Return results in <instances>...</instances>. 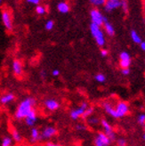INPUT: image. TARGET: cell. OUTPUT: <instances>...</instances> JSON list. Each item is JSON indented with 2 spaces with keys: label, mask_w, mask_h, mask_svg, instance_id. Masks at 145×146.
<instances>
[{
  "label": "cell",
  "mask_w": 145,
  "mask_h": 146,
  "mask_svg": "<svg viewBox=\"0 0 145 146\" xmlns=\"http://www.w3.org/2000/svg\"><path fill=\"white\" fill-rule=\"evenodd\" d=\"M1 3H2V1H1V0H0V5H1Z\"/></svg>",
  "instance_id": "60d3db41"
},
{
  "label": "cell",
  "mask_w": 145,
  "mask_h": 146,
  "mask_svg": "<svg viewBox=\"0 0 145 146\" xmlns=\"http://www.w3.org/2000/svg\"><path fill=\"white\" fill-rule=\"evenodd\" d=\"M111 143V141L110 140V138L103 132L98 133L96 137L95 138V141H93L95 146H109Z\"/></svg>",
  "instance_id": "8992f818"
},
{
  "label": "cell",
  "mask_w": 145,
  "mask_h": 146,
  "mask_svg": "<svg viewBox=\"0 0 145 146\" xmlns=\"http://www.w3.org/2000/svg\"><path fill=\"white\" fill-rule=\"evenodd\" d=\"M120 58V66L122 69H127L129 68L130 64H131V57H130L129 54L127 52H122L119 55Z\"/></svg>",
  "instance_id": "30bf717a"
},
{
  "label": "cell",
  "mask_w": 145,
  "mask_h": 146,
  "mask_svg": "<svg viewBox=\"0 0 145 146\" xmlns=\"http://www.w3.org/2000/svg\"><path fill=\"white\" fill-rule=\"evenodd\" d=\"M105 0H91L90 3L93 5H96V6H99V5H104L105 4Z\"/></svg>",
  "instance_id": "4316f807"
},
{
  "label": "cell",
  "mask_w": 145,
  "mask_h": 146,
  "mask_svg": "<svg viewBox=\"0 0 145 146\" xmlns=\"http://www.w3.org/2000/svg\"><path fill=\"white\" fill-rule=\"evenodd\" d=\"M140 46H141V48H142V51H145V42H141V44H140Z\"/></svg>",
  "instance_id": "74e56055"
},
{
  "label": "cell",
  "mask_w": 145,
  "mask_h": 146,
  "mask_svg": "<svg viewBox=\"0 0 145 146\" xmlns=\"http://www.w3.org/2000/svg\"><path fill=\"white\" fill-rule=\"evenodd\" d=\"M104 26V30L107 32V34L111 36H113L115 35V30H114V27L112 26V24H111L109 21H106V23H103Z\"/></svg>",
  "instance_id": "d6986e66"
},
{
  "label": "cell",
  "mask_w": 145,
  "mask_h": 146,
  "mask_svg": "<svg viewBox=\"0 0 145 146\" xmlns=\"http://www.w3.org/2000/svg\"><path fill=\"white\" fill-rule=\"evenodd\" d=\"M44 104H45V107L50 111H56V110L59 109V107H60L59 102L55 99H52V98L46 100Z\"/></svg>",
  "instance_id": "4fadbf2b"
},
{
  "label": "cell",
  "mask_w": 145,
  "mask_h": 146,
  "mask_svg": "<svg viewBox=\"0 0 145 146\" xmlns=\"http://www.w3.org/2000/svg\"><path fill=\"white\" fill-rule=\"evenodd\" d=\"M52 74H53V76L54 77H57V76H59L60 75V70H53V72H52Z\"/></svg>",
  "instance_id": "d590c367"
},
{
  "label": "cell",
  "mask_w": 145,
  "mask_h": 146,
  "mask_svg": "<svg viewBox=\"0 0 145 146\" xmlns=\"http://www.w3.org/2000/svg\"><path fill=\"white\" fill-rule=\"evenodd\" d=\"M101 126L103 127V130H104V134L110 138L111 141H114L115 138H116V135L114 133V131L111 127V126L109 124V122L106 120V119H101Z\"/></svg>",
  "instance_id": "ba28073f"
},
{
  "label": "cell",
  "mask_w": 145,
  "mask_h": 146,
  "mask_svg": "<svg viewBox=\"0 0 145 146\" xmlns=\"http://www.w3.org/2000/svg\"><path fill=\"white\" fill-rule=\"evenodd\" d=\"M12 145V138L9 136H5L2 140L1 146H11Z\"/></svg>",
  "instance_id": "cb8c5ba5"
},
{
  "label": "cell",
  "mask_w": 145,
  "mask_h": 146,
  "mask_svg": "<svg viewBox=\"0 0 145 146\" xmlns=\"http://www.w3.org/2000/svg\"><path fill=\"white\" fill-rule=\"evenodd\" d=\"M14 99H15V96H14L13 93H7L0 97V104H2V105L8 104Z\"/></svg>",
  "instance_id": "9a60e30c"
},
{
  "label": "cell",
  "mask_w": 145,
  "mask_h": 146,
  "mask_svg": "<svg viewBox=\"0 0 145 146\" xmlns=\"http://www.w3.org/2000/svg\"><path fill=\"white\" fill-rule=\"evenodd\" d=\"M27 3H28V4H32V5H39V3H40V1H39V0H28Z\"/></svg>",
  "instance_id": "d6a6232c"
},
{
  "label": "cell",
  "mask_w": 145,
  "mask_h": 146,
  "mask_svg": "<svg viewBox=\"0 0 145 146\" xmlns=\"http://www.w3.org/2000/svg\"><path fill=\"white\" fill-rule=\"evenodd\" d=\"M57 10L61 13H68L70 10V6L67 2H60L57 5Z\"/></svg>",
  "instance_id": "2e32d148"
},
{
  "label": "cell",
  "mask_w": 145,
  "mask_h": 146,
  "mask_svg": "<svg viewBox=\"0 0 145 146\" xmlns=\"http://www.w3.org/2000/svg\"><path fill=\"white\" fill-rule=\"evenodd\" d=\"M40 73H41V77H44V78L46 77V72L45 71H41Z\"/></svg>",
  "instance_id": "f35d334b"
},
{
  "label": "cell",
  "mask_w": 145,
  "mask_h": 146,
  "mask_svg": "<svg viewBox=\"0 0 145 146\" xmlns=\"http://www.w3.org/2000/svg\"><path fill=\"white\" fill-rule=\"evenodd\" d=\"M121 6H122V8H123V11H124L126 13H128V4L126 1H122L121 2Z\"/></svg>",
  "instance_id": "f1b7e54d"
},
{
  "label": "cell",
  "mask_w": 145,
  "mask_h": 146,
  "mask_svg": "<svg viewBox=\"0 0 145 146\" xmlns=\"http://www.w3.org/2000/svg\"><path fill=\"white\" fill-rule=\"evenodd\" d=\"M37 104L36 99L33 97H28L21 101V103L17 107V110L14 114L16 119H24L28 114L34 109V106Z\"/></svg>",
  "instance_id": "6da1fadb"
},
{
  "label": "cell",
  "mask_w": 145,
  "mask_h": 146,
  "mask_svg": "<svg viewBox=\"0 0 145 146\" xmlns=\"http://www.w3.org/2000/svg\"><path fill=\"white\" fill-rule=\"evenodd\" d=\"M121 6V1L119 0H108L104 4V9L107 12H111Z\"/></svg>",
  "instance_id": "7c38bea8"
},
{
  "label": "cell",
  "mask_w": 145,
  "mask_h": 146,
  "mask_svg": "<svg viewBox=\"0 0 145 146\" xmlns=\"http://www.w3.org/2000/svg\"><path fill=\"white\" fill-rule=\"evenodd\" d=\"M36 13H37L38 15H43V14H45L46 13V8L44 5H38L36 7Z\"/></svg>",
  "instance_id": "44dd1931"
},
{
  "label": "cell",
  "mask_w": 145,
  "mask_h": 146,
  "mask_svg": "<svg viewBox=\"0 0 145 146\" xmlns=\"http://www.w3.org/2000/svg\"><path fill=\"white\" fill-rule=\"evenodd\" d=\"M24 119H25V123H26L27 126L33 127L35 125V123L37 122V119H38V116H37V111H36V110L33 109L32 111L28 114V116Z\"/></svg>",
  "instance_id": "5bb4252c"
},
{
  "label": "cell",
  "mask_w": 145,
  "mask_h": 146,
  "mask_svg": "<svg viewBox=\"0 0 145 146\" xmlns=\"http://www.w3.org/2000/svg\"><path fill=\"white\" fill-rule=\"evenodd\" d=\"M144 8H145V2H144Z\"/></svg>",
  "instance_id": "b9f144b4"
},
{
  "label": "cell",
  "mask_w": 145,
  "mask_h": 146,
  "mask_svg": "<svg viewBox=\"0 0 145 146\" xmlns=\"http://www.w3.org/2000/svg\"><path fill=\"white\" fill-rule=\"evenodd\" d=\"M88 123L90 125H97L99 123V119L97 118H95V117H91V118L88 119Z\"/></svg>",
  "instance_id": "83f0119b"
},
{
  "label": "cell",
  "mask_w": 145,
  "mask_h": 146,
  "mask_svg": "<svg viewBox=\"0 0 145 146\" xmlns=\"http://www.w3.org/2000/svg\"><path fill=\"white\" fill-rule=\"evenodd\" d=\"M93 111H95V110H93V107H88V108L85 111V112L83 113V115H82L81 118L86 119V118H88V117H91V115L93 113Z\"/></svg>",
  "instance_id": "603a6c76"
},
{
  "label": "cell",
  "mask_w": 145,
  "mask_h": 146,
  "mask_svg": "<svg viewBox=\"0 0 145 146\" xmlns=\"http://www.w3.org/2000/svg\"><path fill=\"white\" fill-rule=\"evenodd\" d=\"M103 109H104V111L109 115H111V117H113V118L116 119V111H115V108L110 103H108V102L104 103L103 104Z\"/></svg>",
  "instance_id": "e0dca14e"
},
{
  "label": "cell",
  "mask_w": 145,
  "mask_h": 146,
  "mask_svg": "<svg viewBox=\"0 0 145 146\" xmlns=\"http://www.w3.org/2000/svg\"><path fill=\"white\" fill-rule=\"evenodd\" d=\"M138 122L141 125H144L145 124V114H142L138 117Z\"/></svg>",
  "instance_id": "f546056e"
},
{
  "label": "cell",
  "mask_w": 145,
  "mask_h": 146,
  "mask_svg": "<svg viewBox=\"0 0 145 146\" xmlns=\"http://www.w3.org/2000/svg\"><path fill=\"white\" fill-rule=\"evenodd\" d=\"M89 106H88V104L86 103V102H82L80 106H79L78 108H76V109H73L72 111H70V117L71 119L73 120H77L79 118H81L83 113L85 112V111L86 109H87Z\"/></svg>",
  "instance_id": "277c9868"
},
{
  "label": "cell",
  "mask_w": 145,
  "mask_h": 146,
  "mask_svg": "<svg viewBox=\"0 0 145 146\" xmlns=\"http://www.w3.org/2000/svg\"><path fill=\"white\" fill-rule=\"evenodd\" d=\"M115 111H116V119L122 118V117H124L126 114H127L129 111L128 104L125 103V102H119L117 104V106H116Z\"/></svg>",
  "instance_id": "52a82bcc"
},
{
  "label": "cell",
  "mask_w": 145,
  "mask_h": 146,
  "mask_svg": "<svg viewBox=\"0 0 145 146\" xmlns=\"http://www.w3.org/2000/svg\"><path fill=\"white\" fill-rule=\"evenodd\" d=\"M12 67H13V71L14 73V75L20 77L23 75V62H21V60L19 59H14L13 61V64H12Z\"/></svg>",
  "instance_id": "9c48e42d"
},
{
  "label": "cell",
  "mask_w": 145,
  "mask_h": 146,
  "mask_svg": "<svg viewBox=\"0 0 145 146\" xmlns=\"http://www.w3.org/2000/svg\"><path fill=\"white\" fill-rule=\"evenodd\" d=\"M90 31L92 36H93V38L95 39L96 44L99 46H103L105 45V38H104V34L101 31V27L91 23L90 24Z\"/></svg>",
  "instance_id": "7a4b0ae2"
},
{
  "label": "cell",
  "mask_w": 145,
  "mask_h": 146,
  "mask_svg": "<svg viewBox=\"0 0 145 146\" xmlns=\"http://www.w3.org/2000/svg\"><path fill=\"white\" fill-rule=\"evenodd\" d=\"M54 21H52V20L47 21L46 23V24H45V28H46V31H52L54 29Z\"/></svg>",
  "instance_id": "d4e9b609"
},
{
  "label": "cell",
  "mask_w": 145,
  "mask_h": 146,
  "mask_svg": "<svg viewBox=\"0 0 145 146\" xmlns=\"http://www.w3.org/2000/svg\"><path fill=\"white\" fill-rule=\"evenodd\" d=\"M85 128H86V127L85 125H83V124H77L76 126V129L77 131H84Z\"/></svg>",
  "instance_id": "1f68e13d"
},
{
  "label": "cell",
  "mask_w": 145,
  "mask_h": 146,
  "mask_svg": "<svg viewBox=\"0 0 145 146\" xmlns=\"http://www.w3.org/2000/svg\"><path fill=\"white\" fill-rule=\"evenodd\" d=\"M95 78L96 81H98L100 83H103V82H105V80H106V77L103 74V73H98L97 75H95Z\"/></svg>",
  "instance_id": "484cf974"
},
{
  "label": "cell",
  "mask_w": 145,
  "mask_h": 146,
  "mask_svg": "<svg viewBox=\"0 0 145 146\" xmlns=\"http://www.w3.org/2000/svg\"><path fill=\"white\" fill-rule=\"evenodd\" d=\"M118 146H126V141L123 138H120V139L118 140Z\"/></svg>",
  "instance_id": "4dcf8cb0"
},
{
  "label": "cell",
  "mask_w": 145,
  "mask_h": 146,
  "mask_svg": "<svg viewBox=\"0 0 145 146\" xmlns=\"http://www.w3.org/2000/svg\"><path fill=\"white\" fill-rule=\"evenodd\" d=\"M3 24L5 27L7 31L13 30V20H12V14L8 9H4L1 13Z\"/></svg>",
  "instance_id": "5b68a950"
},
{
  "label": "cell",
  "mask_w": 145,
  "mask_h": 146,
  "mask_svg": "<svg viewBox=\"0 0 145 146\" xmlns=\"http://www.w3.org/2000/svg\"><path fill=\"white\" fill-rule=\"evenodd\" d=\"M143 139H144V140H145V134H144V135H143Z\"/></svg>",
  "instance_id": "ab89813d"
},
{
  "label": "cell",
  "mask_w": 145,
  "mask_h": 146,
  "mask_svg": "<svg viewBox=\"0 0 145 146\" xmlns=\"http://www.w3.org/2000/svg\"><path fill=\"white\" fill-rule=\"evenodd\" d=\"M108 54H109L108 50H106V49H101V55L103 56V57H106Z\"/></svg>",
  "instance_id": "836d02e7"
},
{
  "label": "cell",
  "mask_w": 145,
  "mask_h": 146,
  "mask_svg": "<svg viewBox=\"0 0 145 146\" xmlns=\"http://www.w3.org/2000/svg\"><path fill=\"white\" fill-rule=\"evenodd\" d=\"M38 140H40V133L39 130L36 127H32L30 131V142L31 143H36Z\"/></svg>",
  "instance_id": "ac0fdd59"
},
{
  "label": "cell",
  "mask_w": 145,
  "mask_h": 146,
  "mask_svg": "<svg viewBox=\"0 0 145 146\" xmlns=\"http://www.w3.org/2000/svg\"><path fill=\"white\" fill-rule=\"evenodd\" d=\"M90 16H91V20H92V23L95 24L99 27L103 25L104 23L108 21L107 18L105 16H103V14L101 13L97 8H93L91 10Z\"/></svg>",
  "instance_id": "3957f363"
},
{
  "label": "cell",
  "mask_w": 145,
  "mask_h": 146,
  "mask_svg": "<svg viewBox=\"0 0 145 146\" xmlns=\"http://www.w3.org/2000/svg\"><path fill=\"white\" fill-rule=\"evenodd\" d=\"M130 36H131V38H132V40L134 41V43H135V44H141V42H142L141 36L138 35V33H137L134 30L131 31Z\"/></svg>",
  "instance_id": "ffe728a7"
},
{
  "label": "cell",
  "mask_w": 145,
  "mask_h": 146,
  "mask_svg": "<svg viewBox=\"0 0 145 146\" xmlns=\"http://www.w3.org/2000/svg\"><path fill=\"white\" fill-rule=\"evenodd\" d=\"M121 72H122V74L123 75H129V73H130V69L129 68H127V69H122V70H121Z\"/></svg>",
  "instance_id": "e575fe53"
},
{
  "label": "cell",
  "mask_w": 145,
  "mask_h": 146,
  "mask_svg": "<svg viewBox=\"0 0 145 146\" xmlns=\"http://www.w3.org/2000/svg\"><path fill=\"white\" fill-rule=\"evenodd\" d=\"M12 138L15 141V142H21V135L19 134V132L16 130V129H13L12 131Z\"/></svg>",
  "instance_id": "7402d4cb"
},
{
  "label": "cell",
  "mask_w": 145,
  "mask_h": 146,
  "mask_svg": "<svg viewBox=\"0 0 145 146\" xmlns=\"http://www.w3.org/2000/svg\"><path fill=\"white\" fill-rule=\"evenodd\" d=\"M46 146H62V145L58 144V143H47Z\"/></svg>",
  "instance_id": "8d00e7d4"
},
{
  "label": "cell",
  "mask_w": 145,
  "mask_h": 146,
  "mask_svg": "<svg viewBox=\"0 0 145 146\" xmlns=\"http://www.w3.org/2000/svg\"><path fill=\"white\" fill-rule=\"evenodd\" d=\"M57 134V129L54 127H46L40 134V139H47Z\"/></svg>",
  "instance_id": "8fae6325"
}]
</instances>
